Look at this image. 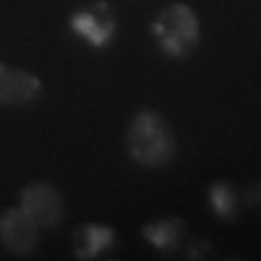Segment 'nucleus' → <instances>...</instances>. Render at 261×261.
I'll use <instances>...</instances> for the list:
<instances>
[{
  "label": "nucleus",
  "mask_w": 261,
  "mask_h": 261,
  "mask_svg": "<svg viewBox=\"0 0 261 261\" xmlns=\"http://www.w3.org/2000/svg\"><path fill=\"white\" fill-rule=\"evenodd\" d=\"M126 148L136 163L160 170L175 160L176 141L168 121L154 109H141L126 130Z\"/></svg>",
  "instance_id": "nucleus-1"
},
{
  "label": "nucleus",
  "mask_w": 261,
  "mask_h": 261,
  "mask_svg": "<svg viewBox=\"0 0 261 261\" xmlns=\"http://www.w3.org/2000/svg\"><path fill=\"white\" fill-rule=\"evenodd\" d=\"M149 33L166 58L185 60L198 46L200 22L190 5L173 2L154 15Z\"/></svg>",
  "instance_id": "nucleus-2"
},
{
  "label": "nucleus",
  "mask_w": 261,
  "mask_h": 261,
  "mask_svg": "<svg viewBox=\"0 0 261 261\" xmlns=\"http://www.w3.org/2000/svg\"><path fill=\"white\" fill-rule=\"evenodd\" d=\"M68 31L78 41L95 51H106L117 34V19L106 0H93L78 7L68 17Z\"/></svg>",
  "instance_id": "nucleus-3"
},
{
  "label": "nucleus",
  "mask_w": 261,
  "mask_h": 261,
  "mask_svg": "<svg viewBox=\"0 0 261 261\" xmlns=\"http://www.w3.org/2000/svg\"><path fill=\"white\" fill-rule=\"evenodd\" d=\"M19 207L38 224L39 229H56L66 214V203L58 187L48 181L28 184L19 194Z\"/></svg>",
  "instance_id": "nucleus-4"
},
{
  "label": "nucleus",
  "mask_w": 261,
  "mask_h": 261,
  "mask_svg": "<svg viewBox=\"0 0 261 261\" xmlns=\"http://www.w3.org/2000/svg\"><path fill=\"white\" fill-rule=\"evenodd\" d=\"M0 244L12 256L25 258L39 246V227L20 207L0 212Z\"/></svg>",
  "instance_id": "nucleus-5"
},
{
  "label": "nucleus",
  "mask_w": 261,
  "mask_h": 261,
  "mask_svg": "<svg viewBox=\"0 0 261 261\" xmlns=\"http://www.w3.org/2000/svg\"><path fill=\"white\" fill-rule=\"evenodd\" d=\"M43 82L20 66L0 63V106L28 107L41 97Z\"/></svg>",
  "instance_id": "nucleus-6"
},
{
  "label": "nucleus",
  "mask_w": 261,
  "mask_h": 261,
  "mask_svg": "<svg viewBox=\"0 0 261 261\" xmlns=\"http://www.w3.org/2000/svg\"><path fill=\"white\" fill-rule=\"evenodd\" d=\"M117 244V232L112 226L98 222L82 224L73 232L71 249L76 259L90 261L111 253Z\"/></svg>",
  "instance_id": "nucleus-7"
},
{
  "label": "nucleus",
  "mask_w": 261,
  "mask_h": 261,
  "mask_svg": "<svg viewBox=\"0 0 261 261\" xmlns=\"http://www.w3.org/2000/svg\"><path fill=\"white\" fill-rule=\"evenodd\" d=\"M185 234V224L180 217H161L146 222L141 227V236L156 253L173 254L180 248Z\"/></svg>",
  "instance_id": "nucleus-8"
},
{
  "label": "nucleus",
  "mask_w": 261,
  "mask_h": 261,
  "mask_svg": "<svg viewBox=\"0 0 261 261\" xmlns=\"http://www.w3.org/2000/svg\"><path fill=\"white\" fill-rule=\"evenodd\" d=\"M207 203L212 214L224 222H232L238 214L236 190L227 181H216L207 190Z\"/></svg>",
  "instance_id": "nucleus-9"
},
{
  "label": "nucleus",
  "mask_w": 261,
  "mask_h": 261,
  "mask_svg": "<svg viewBox=\"0 0 261 261\" xmlns=\"http://www.w3.org/2000/svg\"><path fill=\"white\" fill-rule=\"evenodd\" d=\"M208 249H211V246H208L207 241H202V239H197V241H194L189 246V249H187V258H192V259H200L203 256H207Z\"/></svg>",
  "instance_id": "nucleus-10"
},
{
  "label": "nucleus",
  "mask_w": 261,
  "mask_h": 261,
  "mask_svg": "<svg viewBox=\"0 0 261 261\" xmlns=\"http://www.w3.org/2000/svg\"><path fill=\"white\" fill-rule=\"evenodd\" d=\"M248 202H249V205H251V207L258 208L259 214H261V184L254 185V187L249 189V192H248Z\"/></svg>",
  "instance_id": "nucleus-11"
}]
</instances>
